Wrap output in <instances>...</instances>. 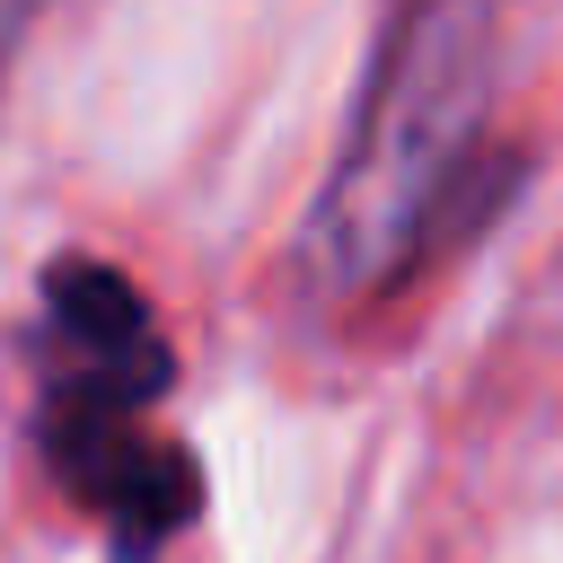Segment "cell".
<instances>
[{"mask_svg":"<svg viewBox=\"0 0 563 563\" xmlns=\"http://www.w3.org/2000/svg\"><path fill=\"white\" fill-rule=\"evenodd\" d=\"M44 440L62 457V484L106 510L123 537H158L194 510V457L158 431H141L132 413H97V405H44Z\"/></svg>","mask_w":563,"mask_h":563,"instance_id":"cell-2","label":"cell"},{"mask_svg":"<svg viewBox=\"0 0 563 563\" xmlns=\"http://www.w3.org/2000/svg\"><path fill=\"white\" fill-rule=\"evenodd\" d=\"M26 9H35V0H0V53L18 44V26H26Z\"/></svg>","mask_w":563,"mask_h":563,"instance_id":"cell-3","label":"cell"},{"mask_svg":"<svg viewBox=\"0 0 563 563\" xmlns=\"http://www.w3.org/2000/svg\"><path fill=\"white\" fill-rule=\"evenodd\" d=\"M484 44H493V0L405 9L369 79V106L352 123V150L317 202V273L334 290H369L422 246L484 106Z\"/></svg>","mask_w":563,"mask_h":563,"instance_id":"cell-1","label":"cell"}]
</instances>
